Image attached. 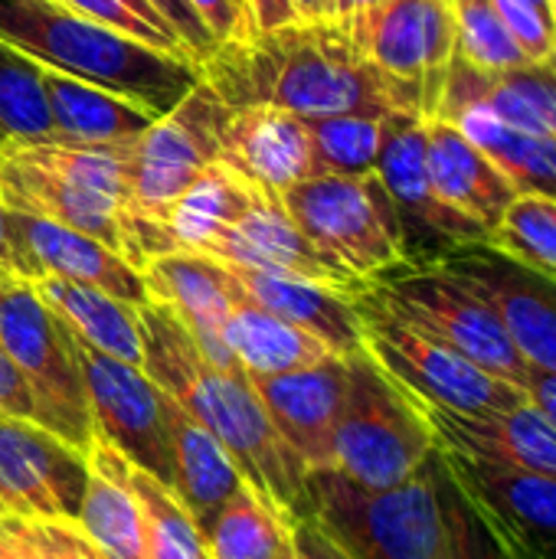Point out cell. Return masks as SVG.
Wrapping results in <instances>:
<instances>
[{
	"label": "cell",
	"instance_id": "obj_1",
	"mask_svg": "<svg viewBox=\"0 0 556 559\" xmlns=\"http://www.w3.org/2000/svg\"><path fill=\"white\" fill-rule=\"evenodd\" d=\"M226 108L272 105L301 118L419 115V98L387 79L334 20L233 36L200 62Z\"/></svg>",
	"mask_w": 556,
	"mask_h": 559
},
{
	"label": "cell",
	"instance_id": "obj_2",
	"mask_svg": "<svg viewBox=\"0 0 556 559\" xmlns=\"http://www.w3.org/2000/svg\"><path fill=\"white\" fill-rule=\"evenodd\" d=\"M138 314L144 337V373L223 442L252 491L275 504L292 524L311 518L308 468L275 432L252 380L242 370L210 364L167 305L151 298L138 308Z\"/></svg>",
	"mask_w": 556,
	"mask_h": 559
},
{
	"label": "cell",
	"instance_id": "obj_3",
	"mask_svg": "<svg viewBox=\"0 0 556 559\" xmlns=\"http://www.w3.org/2000/svg\"><path fill=\"white\" fill-rule=\"evenodd\" d=\"M0 39L43 69L102 85L157 115L180 105L203 79L190 56L154 49L59 0H0Z\"/></svg>",
	"mask_w": 556,
	"mask_h": 559
},
{
	"label": "cell",
	"instance_id": "obj_4",
	"mask_svg": "<svg viewBox=\"0 0 556 559\" xmlns=\"http://www.w3.org/2000/svg\"><path fill=\"white\" fill-rule=\"evenodd\" d=\"M128 144H7L0 147V203L79 229L144 269L147 223L128 206Z\"/></svg>",
	"mask_w": 556,
	"mask_h": 559
},
{
	"label": "cell",
	"instance_id": "obj_5",
	"mask_svg": "<svg viewBox=\"0 0 556 559\" xmlns=\"http://www.w3.org/2000/svg\"><path fill=\"white\" fill-rule=\"evenodd\" d=\"M436 455L383 491L357 488L334 468L308 472L311 518L354 559H449Z\"/></svg>",
	"mask_w": 556,
	"mask_h": 559
},
{
	"label": "cell",
	"instance_id": "obj_6",
	"mask_svg": "<svg viewBox=\"0 0 556 559\" xmlns=\"http://www.w3.org/2000/svg\"><path fill=\"white\" fill-rule=\"evenodd\" d=\"M436 449V432L419 403L367 350L347 357L331 468L357 488L383 491L413 478Z\"/></svg>",
	"mask_w": 556,
	"mask_h": 559
},
{
	"label": "cell",
	"instance_id": "obj_7",
	"mask_svg": "<svg viewBox=\"0 0 556 559\" xmlns=\"http://www.w3.org/2000/svg\"><path fill=\"white\" fill-rule=\"evenodd\" d=\"M279 200L308 242L360 282L413 262L403 219L377 174H315Z\"/></svg>",
	"mask_w": 556,
	"mask_h": 559
},
{
	"label": "cell",
	"instance_id": "obj_8",
	"mask_svg": "<svg viewBox=\"0 0 556 559\" xmlns=\"http://www.w3.org/2000/svg\"><path fill=\"white\" fill-rule=\"evenodd\" d=\"M364 295L393 318L406 321L410 328L442 341L472 364L485 367L488 373L518 386L528 383L531 367L514 347L498 311L442 265L410 262L367 282Z\"/></svg>",
	"mask_w": 556,
	"mask_h": 559
},
{
	"label": "cell",
	"instance_id": "obj_9",
	"mask_svg": "<svg viewBox=\"0 0 556 559\" xmlns=\"http://www.w3.org/2000/svg\"><path fill=\"white\" fill-rule=\"evenodd\" d=\"M0 347L29 390L33 423L66 445L88 452L95 429L75 337L23 282L0 295Z\"/></svg>",
	"mask_w": 556,
	"mask_h": 559
},
{
	"label": "cell",
	"instance_id": "obj_10",
	"mask_svg": "<svg viewBox=\"0 0 556 559\" xmlns=\"http://www.w3.org/2000/svg\"><path fill=\"white\" fill-rule=\"evenodd\" d=\"M357 305L367 324V354L423 406L449 409L459 416H488L528 403L524 386L488 373L442 341L410 328L380 305H374L364 288Z\"/></svg>",
	"mask_w": 556,
	"mask_h": 559
},
{
	"label": "cell",
	"instance_id": "obj_11",
	"mask_svg": "<svg viewBox=\"0 0 556 559\" xmlns=\"http://www.w3.org/2000/svg\"><path fill=\"white\" fill-rule=\"evenodd\" d=\"M226 115L229 108L200 79V85L180 105H174L128 144L125 180L134 216L161 226L170 203L197 180V174L220 160V128Z\"/></svg>",
	"mask_w": 556,
	"mask_h": 559
},
{
	"label": "cell",
	"instance_id": "obj_12",
	"mask_svg": "<svg viewBox=\"0 0 556 559\" xmlns=\"http://www.w3.org/2000/svg\"><path fill=\"white\" fill-rule=\"evenodd\" d=\"M344 29L387 79L419 98L429 121L456 56L452 0H387L344 23Z\"/></svg>",
	"mask_w": 556,
	"mask_h": 559
},
{
	"label": "cell",
	"instance_id": "obj_13",
	"mask_svg": "<svg viewBox=\"0 0 556 559\" xmlns=\"http://www.w3.org/2000/svg\"><path fill=\"white\" fill-rule=\"evenodd\" d=\"M75 337V334H72ZM75 354L88 393L95 439L118 449L134 468L154 475L170 488L174 455L167 429V393L144 373V367L105 357L75 337Z\"/></svg>",
	"mask_w": 556,
	"mask_h": 559
},
{
	"label": "cell",
	"instance_id": "obj_14",
	"mask_svg": "<svg viewBox=\"0 0 556 559\" xmlns=\"http://www.w3.org/2000/svg\"><path fill=\"white\" fill-rule=\"evenodd\" d=\"M439 459L511 559H556V475L505 468L456 452Z\"/></svg>",
	"mask_w": 556,
	"mask_h": 559
},
{
	"label": "cell",
	"instance_id": "obj_15",
	"mask_svg": "<svg viewBox=\"0 0 556 559\" xmlns=\"http://www.w3.org/2000/svg\"><path fill=\"white\" fill-rule=\"evenodd\" d=\"M85 485V452L33 419L0 413V508L10 518L75 521Z\"/></svg>",
	"mask_w": 556,
	"mask_h": 559
},
{
	"label": "cell",
	"instance_id": "obj_16",
	"mask_svg": "<svg viewBox=\"0 0 556 559\" xmlns=\"http://www.w3.org/2000/svg\"><path fill=\"white\" fill-rule=\"evenodd\" d=\"M475 288L505 321L531 370L556 373V282L544 278L485 242L446 249L433 259Z\"/></svg>",
	"mask_w": 556,
	"mask_h": 559
},
{
	"label": "cell",
	"instance_id": "obj_17",
	"mask_svg": "<svg viewBox=\"0 0 556 559\" xmlns=\"http://www.w3.org/2000/svg\"><path fill=\"white\" fill-rule=\"evenodd\" d=\"M7 229L26 269V285L39 275H56L66 282L108 292L134 308L151 301L141 269H134L125 255H118L115 249L85 233L13 210H7Z\"/></svg>",
	"mask_w": 556,
	"mask_h": 559
},
{
	"label": "cell",
	"instance_id": "obj_18",
	"mask_svg": "<svg viewBox=\"0 0 556 559\" xmlns=\"http://www.w3.org/2000/svg\"><path fill=\"white\" fill-rule=\"evenodd\" d=\"M216 262L239 265V269H259V272H279V275H298L328 282L338 288H364L367 282L354 278L347 269H341L334 259H328L321 249L308 242V236L295 226V219L285 213L282 200L269 190H256L249 210L229 223L203 252Z\"/></svg>",
	"mask_w": 556,
	"mask_h": 559
},
{
	"label": "cell",
	"instance_id": "obj_19",
	"mask_svg": "<svg viewBox=\"0 0 556 559\" xmlns=\"http://www.w3.org/2000/svg\"><path fill=\"white\" fill-rule=\"evenodd\" d=\"M275 432L301 459L308 472L331 468L334 462V429L347 393V357H331L324 364L282 373V377H249Z\"/></svg>",
	"mask_w": 556,
	"mask_h": 559
},
{
	"label": "cell",
	"instance_id": "obj_20",
	"mask_svg": "<svg viewBox=\"0 0 556 559\" xmlns=\"http://www.w3.org/2000/svg\"><path fill=\"white\" fill-rule=\"evenodd\" d=\"M377 177L390 193L406 239L423 233L439 242L442 252L469 242H485V233L452 213L433 190L429 157H426V118L419 115H390L383 124V144L377 157Z\"/></svg>",
	"mask_w": 556,
	"mask_h": 559
},
{
	"label": "cell",
	"instance_id": "obj_21",
	"mask_svg": "<svg viewBox=\"0 0 556 559\" xmlns=\"http://www.w3.org/2000/svg\"><path fill=\"white\" fill-rule=\"evenodd\" d=\"M141 275L147 282L151 298L167 305L184 321V328L190 331V337L197 341V347L210 364L223 370H242L223 341L226 318L233 305L242 298V288L229 272V265L200 252L177 249V252L154 255L141 269Z\"/></svg>",
	"mask_w": 556,
	"mask_h": 559
},
{
	"label": "cell",
	"instance_id": "obj_22",
	"mask_svg": "<svg viewBox=\"0 0 556 559\" xmlns=\"http://www.w3.org/2000/svg\"><path fill=\"white\" fill-rule=\"evenodd\" d=\"M220 160L275 197L318 174L308 121L272 105L229 108L220 128Z\"/></svg>",
	"mask_w": 556,
	"mask_h": 559
},
{
	"label": "cell",
	"instance_id": "obj_23",
	"mask_svg": "<svg viewBox=\"0 0 556 559\" xmlns=\"http://www.w3.org/2000/svg\"><path fill=\"white\" fill-rule=\"evenodd\" d=\"M419 409L429 419L442 452L505 468L556 475V426L531 400L488 416H459L423 403Z\"/></svg>",
	"mask_w": 556,
	"mask_h": 559
},
{
	"label": "cell",
	"instance_id": "obj_24",
	"mask_svg": "<svg viewBox=\"0 0 556 559\" xmlns=\"http://www.w3.org/2000/svg\"><path fill=\"white\" fill-rule=\"evenodd\" d=\"M229 272L236 275V282L249 301H256L259 308L279 314L282 321L315 334L338 357H354V354L367 350V324H364V311L357 305L360 288L351 292V288H338V285L315 282V278L239 269V265H229Z\"/></svg>",
	"mask_w": 556,
	"mask_h": 559
},
{
	"label": "cell",
	"instance_id": "obj_25",
	"mask_svg": "<svg viewBox=\"0 0 556 559\" xmlns=\"http://www.w3.org/2000/svg\"><path fill=\"white\" fill-rule=\"evenodd\" d=\"M426 157L436 197L488 236L518 197L514 183L449 121H426Z\"/></svg>",
	"mask_w": 556,
	"mask_h": 559
},
{
	"label": "cell",
	"instance_id": "obj_26",
	"mask_svg": "<svg viewBox=\"0 0 556 559\" xmlns=\"http://www.w3.org/2000/svg\"><path fill=\"white\" fill-rule=\"evenodd\" d=\"M459 105H482L511 128L556 138V62H524L505 72H482L452 56L433 118Z\"/></svg>",
	"mask_w": 556,
	"mask_h": 559
},
{
	"label": "cell",
	"instance_id": "obj_27",
	"mask_svg": "<svg viewBox=\"0 0 556 559\" xmlns=\"http://www.w3.org/2000/svg\"><path fill=\"white\" fill-rule=\"evenodd\" d=\"M88 485L75 524L105 559H151L141 501L131 488V462L102 439H92Z\"/></svg>",
	"mask_w": 556,
	"mask_h": 559
},
{
	"label": "cell",
	"instance_id": "obj_28",
	"mask_svg": "<svg viewBox=\"0 0 556 559\" xmlns=\"http://www.w3.org/2000/svg\"><path fill=\"white\" fill-rule=\"evenodd\" d=\"M167 429H170V455L174 475L170 491L193 518L200 537L220 514V508L246 485L236 462L223 449V442L200 426L187 409L167 400Z\"/></svg>",
	"mask_w": 556,
	"mask_h": 559
},
{
	"label": "cell",
	"instance_id": "obj_29",
	"mask_svg": "<svg viewBox=\"0 0 556 559\" xmlns=\"http://www.w3.org/2000/svg\"><path fill=\"white\" fill-rule=\"evenodd\" d=\"M43 88L56 124V141L69 144H128L141 138L161 115L115 95L102 85L43 69Z\"/></svg>",
	"mask_w": 556,
	"mask_h": 559
},
{
	"label": "cell",
	"instance_id": "obj_30",
	"mask_svg": "<svg viewBox=\"0 0 556 559\" xmlns=\"http://www.w3.org/2000/svg\"><path fill=\"white\" fill-rule=\"evenodd\" d=\"M29 288L92 350L125 360V364H134V367L144 364L141 314L134 305H128L108 292L56 278V275H39L29 282Z\"/></svg>",
	"mask_w": 556,
	"mask_h": 559
},
{
	"label": "cell",
	"instance_id": "obj_31",
	"mask_svg": "<svg viewBox=\"0 0 556 559\" xmlns=\"http://www.w3.org/2000/svg\"><path fill=\"white\" fill-rule=\"evenodd\" d=\"M223 341L246 377H282L338 357L324 341L259 308L246 295L233 305Z\"/></svg>",
	"mask_w": 556,
	"mask_h": 559
},
{
	"label": "cell",
	"instance_id": "obj_32",
	"mask_svg": "<svg viewBox=\"0 0 556 559\" xmlns=\"http://www.w3.org/2000/svg\"><path fill=\"white\" fill-rule=\"evenodd\" d=\"M439 118L456 124L514 183L518 193L556 200V138L511 128L482 105H459Z\"/></svg>",
	"mask_w": 556,
	"mask_h": 559
},
{
	"label": "cell",
	"instance_id": "obj_33",
	"mask_svg": "<svg viewBox=\"0 0 556 559\" xmlns=\"http://www.w3.org/2000/svg\"><path fill=\"white\" fill-rule=\"evenodd\" d=\"M256 190L259 187L233 170L226 160H213L210 167H203L161 219L170 249L203 255L210 242L249 210Z\"/></svg>",
	"mask_w": 556,
	"mask_h": 559
},
{
	"label": "cell",
	"instance_id": "obj_34",
	"mask_svg": "<svg viewBox=\"0 0 556 559\" xmlns=\"http://www.w3.org/2000/svg\"><path fill=\"white\" fill-rule=\"evenodd\" d=\"M206 559H285L295 550L292 521L242 485L203 531Z\"/></svg>",
	"mask_w": 556,
	"mask_h": 559
},
{
	"label": "cell",
	"instance_id": "obj_35",
	"mask_svg": "<svg viewBox=\"0 0 556 559\" xmlns=\"http://www.w3.org/2000/svg\"><path fill=\"white\" fill-rule=\"evenodd\" d=\"M49 141H56V124L43 88V66L0 39V147Z\"/></svg>",
	"mask_w": 556,
	"mask_h": 559
},
{
	"label": "cell",
	"instance_id": "obj_36",
	"mask_svg": "<svg viewBox=\"0 0 556 559\" xmlns=\"http://www.w3.org/2000/svg\"><path fill=\"white\" fill-rule=\"evenodd\" d=\"M387 118H377V115L305 118L318 174H344V177L377 174V157H380Z\"/></svg>",
	"mask_w": 556,
	"mask_h": 559
},
{
	"label": "cell",
	"instance_id": "obj_37",
	"mask_svg": "<svg viewBox=\"0 0 556 559\" xmlns=\"http://www.w3.org/2000/svg\"><path fill=\"white\" fill-rule=\"evenodd\" d=\"M492 249L518 265L556 282V200L541 193H518L505 210L498 229L488 236Z\"/></svg>",
	"mask_w": 556,
	"mask_h": 559
},
{
	"label": "cell",
	"instance_id": "obj_38",
	"mask_svg": "<svg viewBox=\"0 0 556 559\" xmlns=\"http://www.w3.org/2000/svg\"><path fill=\"white\" fill-rule=\"evenodd\" d=\"M131 488L144 511L147 527V557L151 559H206L203 537L187 514V508L177 501V495L157 481L154 475L131 465Z\"/></svg>",
	"mask_w": 556,
	"mask_h": 559
},
{
	"label": "cell",
	"instance_id": "obj_39",
	"mask_svg": "<svg viewBox=\"0 0 556 559\" xmlns=\"http://www.w3.org/2000/svg\"><path fill=\"white\" fill-rule=\"evenodd\" d=\"M456 13V59L482 72H505L531 62L492 0H452Z\"/></svg>",
	"mask_w": 556,
	"mask_h": 559
},
{
	"label": "cell",
	"instance_id": "obj_40",
	"mask_svg": "<svg viewBox=\"0 0 556 559\" xmlns=\"http://www.w3.org/2000/svg\"><path fill=\"white\" fill-rule=\"evenodd\" d=\"M66 3L69 10L108 26V29H118L131 39H141L154 49H164V52H177V56H190L187 46L180 43V36L170 29V23L147 3V0H59Z\"/></svg>",
	"mask_w": 556,
	"mask_h": 559
},
{
	"label": "cell",
	"instance_id": "obj_41",
	"mask_svg": "<svg viewBox=\"0 0 556 559\" xmlns=\"http://www.w3.org/2000/svg\"><path fill=\"white\" fill-rule=\"evenodd\" d=\"M436 462H439V498H442V514H446V531H449V559H511L498 547L492 531L482 524V518L472 511L465 495L456 488L439 455Z\"/></svg>",
	"mask_w": 556,
	"mask_h": 559
},
{
	"label": "cell",
	"instance_id": "obj_42",
	"mask_svg": "<svg viewBox=\"0 0 556 559\" xmlns=\"http://www.w3.org/2000/svg\"><path fill=\"white\" fill-rule=\"evenodd\" d=\"M7 521L33 559H105L75 521H23L10 514Z\"/></svg>",
	"mask_w": 556,
	"mask_h": 559
},
{
	"label": "cell",
	"instance_id": "obj_43",
	"mask_svg": "<svg viewBox=\"0 0 556 559\" xmlns=\"http://www.w3.org/2000/svg\"><path fill=\"white\" fill-rule=\"evenodd\" d=\"M492 3L531 62H556L554 10H547L534 0H492Z\"/></svg>",
	"mask_w": 556,
	"mask_h": 559
},
{
	"label": "cell",
	"instance_id": "obj_44",
	"mask_svg": "<svg viewBox=\"0 0 556 559\" xmlns=\"http://www.w3.org/2000/svg\"><path fill=\"white\" fill-rule=\"evenodd\" d=\"M328 13H331V0H246L242 3V26L236 36L328 20Z\"/></svg>",
	"mask_w": 556,
	"mask_h": 559
},
{
	"label": "cell",
	"instance_id": "obj_45",
	"mask_svg": "<svg viewBox=\"0 0 556 559\" xmlns=\"http://www.w3.org/2000/svg\"><path fill=\"white\" fill-rule=\"evenodd\" d=\"M147 3L170 23V29L180 36V43L187 46V52L197 66L216 49L213 33L206 29V23L200 20V13L193 10L190 0H147Z\"/></svg>",
	"mask_w": 556,
	"mask_h": 559
},
{
	"label": "cell",
	"instance_id": "obj_46",
	"mask_svg": "<svg viewBox=\"0 0 556 559\" xmlns=\"http://www.w3.org/2000/svg\"><path fill=\"white\" fill-rule=\"evenodd\" d=\"M292 540H295V559H354L315 518L295 521Z\"/></svg>",
	"mask_w": 556,
	"mask_h": 559
},
{
	"label": "cell",
	"instance_id": "obj_47",
	"mask_svg": "<svg viewBox=\"0 0 556 559\" xmlns=\"http://www.w3.org/2000/svg\"><path fill=\"white\" fill-rule=\"evenodd\" d=\"M190 3L216 43H226L239 33V26H242V3L239 0H190Z\"/></svg>",
	"mask_w": 556,
	"mask_h": 559
},
{
	"label": "cell",
	"instance_id": "obj_48",
	"mask_svg": "<svg viewBox=\"0 0 556 559\" xmlns=\"http://www.w3.org/2000/svg\"><path fill=\"white\" fill-rule=\"evenodd\" d=\"M0 413L7 416H20V419H33V400L29 390L20 377V370L13 367V360L7 357V350L0 347Z\"/></svg>",
	"mask_w": 556,
	"mask_h": 559
},
{
	"label": "cell",
	"instance_id": "obj_49",
	"mask_svg": "<svg viewBox=\"0 0 556 559\" xmlns=\"http://www.w3.org/2000/svg\"><path fill=\"white\" fill-rule=\"evenodd\" d=\"M524 393H528V400L556 426V373L531 370L528 373V383H524Z\"/></svg>",
	"mask_w": 556,
	"mask_h": 559
},
{
	"label": "cell",
	"instance_id": "obj_50",
	"mask_svg": "<svg viewBox=\"0 0 556 559\" xmlns=\"http://www.w3.org/2000/svg\"><path fill=\"white\" fill-rule=\"evenodd\" d=\"M0 278L3 282H23L26 285V269L13 249L10 229H7V206L0 203Z\"/></svg>",
	"mask_w": 556,
	"mask_h": 559
},
{
	"label": "cell",
	"instance_id": "obj_51",
	"mask_svg": "<svg viewBox=\"0 0 556 559\" xmlns=\"http://www.w3.org/2000/svg\"><path fill=\"white\" fill-rule=\"evenodd\" d=\"M380 3H387V0H331V13H328V20H334V23H351L354 16H360L364 10H370V7H380Z\"/></svg>",
	"mask_w": 556,
	"mask_h": 559
},
{
	"label": "cell",
	"instance_id": "obj_52",
	"mask_svg": "<svg viewBox=\"0 0 556 559\" xmlns=\"http://www.w3.org/2000/svg\"><path fill=\"white\" fill-rule=\"evenodd\" d=\"M0 559H33V554L23 547V540L16 537V531L10 527L7 514L0 518Z\"/></svg>",
	"mask_w": 556,
	"mask_h": 559
},
{
	"label": "cell",
	"instance_id": "obj_53",
	"mask_svg": "<svg viewBox=\"0 0 556 559\" xmlns=\"http://www.w3.org/2000/svg\"><path fill=\"white\" fill-rule=\"evenodd\" d=\"M10 285H16V282H3V278H0V295H3V292H7Z\"/></svg>",
	"mask_w": 556,
	"mask_h": 559
},
{
	"label": "cell",
	"instance_id": "obj_54",
	"mask_svg": "<svg viewBox=\"0 0 556 559\" xmlns=\"http://www.w3.org/2000/svg\"><path fill=\"white\" fill-rule=\"evenodd\" d=\"M534 3H541V7H547V10H554V7H551V0H534Z\"/></svg>",
	"mask_w": 556,
	"mask_h": 559
},
{
	"label": "cell",
	"instance_id": "obj_55",
	"mask_svg": "<svg viewBox=\"0 0 556 559\" xmlns=\"http://www.w3.org/2000/svg\"><path fill=\"white\" fill-rule=\"evenodd\" d=\"M551 7H554V16H556V0H551Z\"/></svg>",
	"mask_w": 556,
	"mask_h": 559
},
{
	"label": "cell",
	"instance_id": "obj_56",
	"mask_svg": "<svg viewBox=\"0 0 556 559\" xmlns=\"http://www.w3.org/2000/svg\"><path fill=\"white\" fill-rule=\"evenodd\" d=\"M285 559H295V550H292V554H288V557H285Z\"/></svg>",
	"mask_w": 556,
	"mask_h": 559
},
{
	"label": "cell",
	"instance_id": "obj_57",
	"mask_svg": "<svg viewBox=\"0 0 556 559\" xmlns=\"http://www.w3.org/2000/svg\"><path fill=\"white\" fill-rule=\"evenodd\" d=\"M3 514H7V511H3V508H0V518H3Z\"/></svg>",
	"mask_w": 556,
	"mask_h": 559
},
{
	"label": "cell",
	"instance_id": "obj_58",
	"mask_svg": "<svg viewBox=\"0 0 556 559\" xmlns=\"http://www.w3.org/2000/svg\"><path fill=\"white\" fill-rule=\"evenodd\" d=\"M239 3H246V0H239Z\"/></svg>",
	"mask_w": 556,
	"mask_h": 559
}]
</instances>
